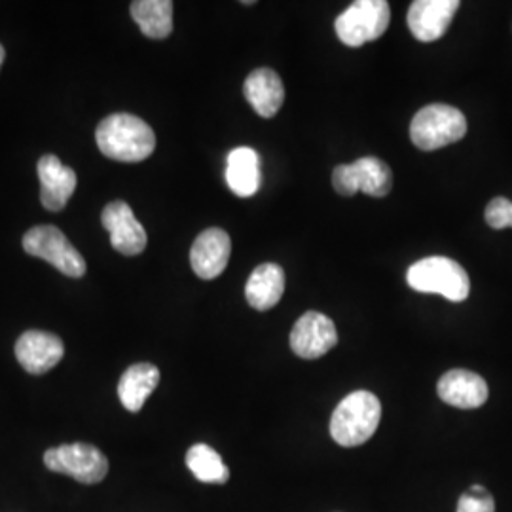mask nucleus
<instances>
[{
	"label": "nucleus",
	"mask_w": 512,
	"mask_h": 512,
	"mask_svg": "<svg viewBox=\"0 0 512 512\" xmlns=\"http://www.w3.org/2000/svg\"><path fill=\"white\" fill-rule=\"evenodd\" d=\"M95 141L107 158L126 164L147 160L156 148L154 129L128 112H116L101 120L95 129Z\"/></svg>",
	"instance_id": "1"
},
{
	"label": "nucleus",
	"mask_w": 512,
	"mask_h": 512,
	"mask_svg": "<svg viewBox=\"0 0 512 512\" xmlns=\"http://www.w3.org/2000/svg\"><path fill=\"white\" fill-rule=\"evenodd\" d=\"M382 420V403L370 391H353L336 406L330 420V437L344 448L372 439Z\"/></svg>",
	"instance_id": "2"
},
{
	"label": "nucleus",
	"mask_w": 512,
	"mask_h": 512,
	"mask_svg": "<svg viewBox=\"0 0 512 512\" xmlns=\"http://www.w3.org/2000/svg\"><path fill=\"white\" fill-rule=\"evenodd\" d=\"M406 281L418 293L440 294L450 302H463L471 293L469 275L448 256H427L412 264Z\"/></svg>",
	"instance_id": "3"
},
{
	"label": "nucleus",
	"mask_w": 512,
	"mask_h": 512,
	"mask_svg": "<svg viewBox=\"0 0 512 512\" xmlns=\"http://www.w3.org/2000/svg\"><path fill=\"white\" fill-rule=\"evenodd\" d=\"M467 133V120L461 110L444 103L427 105L410 124V139L425 152L458 143Z\"/></svg>",
	"instance_id": "4"
},
{
	"label": "nucleus",
	"mask_w": 512,
	"mask_h": 512,
	"mask_svg": "<svg viewBox=\"0 0 512 512\" xmlns=\"http://www.w3.org/2000/svg\"><path fill=\"white\" fill-rule=\"evenodd\" d=\"M23 251L27 255L50 262L55 270H59L67 277L78 279L88 270L84 256L80 255L67 236L52 224H40L31 228L23 236Z\"/></svg>",
	"instance_id": "5"
},
{
	"label": "nucleus",
	"mask_w": 512,
	"mask_h": 512,
	"mask_svg": "<svg viewBox=\"0 0 512 512\" xmlns=\"http://www.w3.org/2000/svg\"><path fill=\"white\" fill-rule=\"evenodd\" d=\"M391 21V8L385 0H357L344 10L336 21L334 29L338 38L349 46L359 48L366 42L382 37Z\"/></svg>",
	"instance_id": "6"
},
{
	"label": "nucleus",
	"mask_w": 512,
	"mask_h": 512,
	"mask_svg": "<svg viewBox=\"0 0 512 512\" xmlns=\"http://www.w3.org/2000/svg\"><path fill=\"white\" fill-rule=\"evenodd\" d=\"M46 469L67 475L82 484H99L109 473V459L92 444L74 442L50 448L44 454Z\"/></svg>",
	"instance_id": "7"
},
{
	"label": "nucleus",
	"mask_w": 512,
	"mask_h": 512,
	"mask_svg": "<svg viewBox=\"0 0 512 512\" xmlns=\"http://www.w3.org/2000/svg\"><path fill=\"white\" fill-rule=\"evenodd\" d=\"M332 186L340 196L365 192L372 198H384L393 188V173L385 162L368 156L353 164L338 165L332 171Z\"/></svg>",
	"instance_id": "8"
},
{
	"label": "nucleus",
	"mask_w": 512,
	"mask_h": 512,
	"mask_svg": "<svg viewBox=\"0 0 512 512\" xmlns=\"http://www.w3.org/2000/svg\"><path fill=\"white\" fill-rule=\"evenodd\" d=\"M338 344L334 321L325 313L306 311L291 332V349L300 359H319Z\"/></svg>",
	"instance_id": "9"
},
{
	"label": "nucleus",
	"mask_w": 512,
	"mask_h": 512,
	"mask_svg": "<svg viewBox=\"0 0 512 512\" xmlns=\"http://www.w3.org/2000/svg\"><path fill=\"white\" fill-rule=\"evenodd\" d=\"M101 222L109 230L110 245L120 255H141L147 247V230L133 215L126 202H110L101 213Z\"/></svg>",
	"instance_id": "10"
},
{
	"label": "nucleus",
	"mask_w": 512,
	"mask_h": 512,
	"mask_svg": "<svg viewBox=\"0 0 512 512\" xmlns=\"http://www.w3.org/2000/svg\"><path fill=\"white\" fill-rule=\"evenodd\" d=\"M37 171L40 179V203L52 213L63 211L78 183L74 169L67 167L54 154H44L38 160Z\"/></svg>",
	"instance_id": "11"
},
{
	"label": "nucleus",
	"mask_w": 512,
	"mask_h": 512,
	"mask_svg": "<svg viewBox=\"0 0 512 512\" xmlns=\"http://www.w3.org/2000/svg\"><path fill=\"white\" fill-rule=\"evenodd\" d=\"M65 355V348L59 336L46 330H27L16 342V357L19 365L29 374H46Z\"/></svg>",
	"instance_id": "12"
},
{
	"label": "nucleus",
	"mask_w": 512,
	"mask_h": 512,
	"mask_svg": "<svg viewBox=\"0 0 512 512\" xmlns=\"http://www.w3.org/2000/svg\"><path fill=\"white\" fill-rule=\"evenodd\" d=\"M458 8L459 0H416L408 10V29L420 42H435L444 37Z\"/></svg>",
	"instance_id": "13"
},
{
	"label": "nucleus",
	"mask_w": 512,
	"mask_h": 512,
	"mask_svg": "<svg viewBox=\"0 0 512 512\" xmlns=\"http://www.w3.org/2000/svg\"><path fill=\"white\" fill-rule=\"evenodd\" d=\"M230 253H232V241L224 230L220 228L205 230L196 238L190 249V264L194 274L205 281L219 277L228 266Z\"/></svg>",
	"instance_id": "14"
},
{
	"label": "nucleus",
	"mask_w": 512,
	"mask_h": 512,
	"mask_svg": "<svg viewBox=\"0 0 512 512\" xmlns=\"http://www.w3.org/2000/svg\"><path fill=\"white\" fill-rule=\"evenodd\" d=\"M437 393L442 403L456 406L461 410L480 408L490 397L486 380L476 372L461 370V368L450 370L440 378Z\"/></svg>",
	"instance_id": "15"
},
{
	"label": "nucleus",
	"mask_w": 512,
	"mask_h": 512,
	"mask_svg": "<svg viewBox=\"0 0 512 512\" xmlns=\"http://www.w3.org/2000/svg\"><path fill=\"white\" fill-rule=\"evenodd\" d=\"M243 93H245V99L249 101V105L262 118L275 116L285 101L283 80L279 74L268 67L255 69L247 76V80L243 84Z\"/></svg>",
	"instance_id": "16"
},
{
	"label": "nucleus",
	"mask_w": 512,
	"mask_h": 512,
	"mask_svg": "<svg viewBox=\"0 0 512 512\" xmlns=\"http://www.w3.org/2000/svg\"><path fill=\"white\" fill-rule=\"evenodd\" d=\"M226 183L239 198L255 196L262 184L260 156L255 148H234L226 160Z\"/></svg>",
	"instance_id": "17"
},
{
	"label": "nucleus",
	"mask_w": 512,
	"mask_h": 512,
	"mask_svg": "<svg viewBox=\"0 0 512 512\" xmlns=\"http://www.w3.org/2000/svg\"><path fill=\"white\" fill-rule=\"evenodd\" d=\"M285 293V272L277 264H260L249 275L245 298L251 308L268 311L275 308Z\"/></svg>",
	"instance_id": "18"
},
{
	"label": "nucleus",
	"mask_w": 512,
	"mask_h": 512,
	"mask_svg": "<svg viewBox=\"0 0 512 512\" xmlns=\"http://www.w3.org/2000/svg\"><path fill=\"white\" fill-rule=\"evenodd\" d=\"M160 384V370L150 363L129 366L118 382L120 403L129 412H139Z\"/></svg>",
	"instance_id": "19"
},
{
	"label": "nucleus",
	"mask_w": 512,
	"mask_h": 512,
	"mask_svg": "<svg viewBox=\"0 0 512 512\" xmlns=\"http://www.w3.org/2000/svg\"><path fill=\"white\" fill-rule=\"evenodd\" d=\"M129 12L145 37L162 40L173 33L171 0H135L131 2Z\"/></svg>",
	"instance_id": "20"
},
{
	"label": "nucleus",
	"mask_w": 512,
	"mask_h": 512,
	"mask_svg": "<svg viewBox=\"0 0 512 512\" xmlns=\"http://www.w3.org/2000/svg\"><path fill=\"white\" fill-rule=\"evenodd\" d=\"M190 473L205 484H226L230 471L219 454L207 444H194L186 454Z\"/></svg>",
	"instance_id": "21"
},
{
	"label": "nucleus",
	"mask_w": 512,
	"mask_h": 512,
	"mask_svg": "<svg viewBox=\"0 0 512 512\" xmlns=\"http://www.w3.org/2000/svg\"><path fill=\"white\" fill-rule=\"evenodd\" d=\"M458 512H495L494 497L484 486L475 484L459 497Z\"/></svg>",
	"instance_id": "22"
},
{
	"label": "nucleus",
	"mask_w": 512,
	"mask_h": 512,
	"mask_svg": "<svg viewBox=\"0 0 512 512\" xmlns=\"http://www.w3.org/2000/svg\"><path fill=\"white\" fill-rule=\"evenodd\" d=\"M511 205L507 198H494L486 207V222L494 228V230H503V228H511Z\"/></svg>",
	"instance_id": "23"
},
{
	"label": "nucleus",
	"mask_w": 512,
	"mask_h": 512,
	"mask_svg": "<svg viewBox=\"0 0 512 512\" xmlns=\"http://www.w3.org/2000/svg\"><path fill=\"white\" fill-rule=\"evenodd\" d=\"M4 59H6V50H4V46L0 44V67H2V63H4Z\"/></svg>",
	"instance_id": "24"
},
{
	"label": "nucleus",
	"mask_w": 512,
	"mask_h": 512,
	"mask_svg": "<svg viewBox=\"0 0 512 512\" xmlns=\"http://www.w3.org/2000/svg\"><path fill=\"white\" fill-rule=\"evenodd\" d=\"M509 226L512 228V205H511V222H509Z\"/></svg>",
	"instance_id": "25"
}]
</instances>
